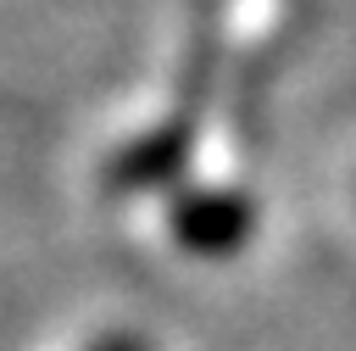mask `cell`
<instances>
[{
	"instance_id": "1",
	"label": "cell",
	"mask_w": 356,
	"mask_h": 351,
	"mask_svg": "<svg viewBox=\"0 0 356 351\" xmlns=\"http://www.w3.org/2000/svg\"><path fill=\"white\" fill-rule=\"evenodd\" d=\"M250 223H256V206L239 189H195V195L172 201V234L184 251H200V256L239 251Z\"/></svg>"
},
{
	"instance_id": "2",
	"label": "cell",
	"mask_w": 356,
	"mask_h": 351,
	"mask_svg": "<svg viewBox=\"0 0 356 351\" xmlns=\"http://www.w3.org/2000/svg\"><path fill=\"white\" fill-rule=\"evenodd\" d=\"M184 128H161V134H150V139H139V145H128L122 150V162L111 167V178L117 184H156V178H167V173H178V162H184Z\"/></svg>"
}]
</instances>
